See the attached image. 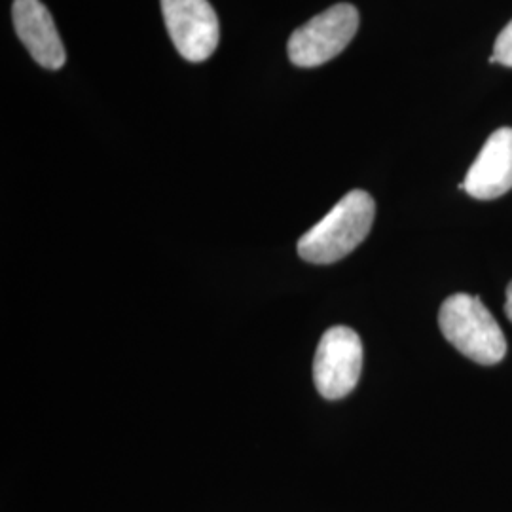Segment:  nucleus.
I'll return each instance as SVG.
<instances>
[{
	"label": "nucleus",
	"mask_w": 512,
	"mask_h": 512,
	"mask_svg": "<svg viewBox=\"0 0 512 512\" xmlns=\"http://www.w3.org/2000/svg\"><path fill=\"white\" fill-rule=\"evenodd\" d=\"M376 217V203L365 190H351L298 239V255L311 264H334L353 253Z\"/></svg>",
	"instance_id": "obj_1"
},
{
	"label": "nucleus",
	"mask_w": 512,
	"mask_h": 512,
	"mask_svg": "<svg viewBox=\"0 0 512 512\" xmlns=\"http://www.w3.org/2000/svg\"><path fill=\"white\" fill-rule=\"evenodd\" d=\"M439 327L461 355L478 365H497L507 355L503 330L475 294L448 296L440 306Z\"/></svg>",
	"instance_id": "obj_2"
},
{
	"label": "nucleus",
	"mask_w": 512,
	"mask_h": 512,
	"mask_svg": "<svg viewBox=\"0 0 512 512\" xmlns=\"http://www.w3.org/2000/svg\"><path fill=\"white\" fill-rule=\"evenodd\" d=\"M359 29L353 4H334L323 14L298 27L289 38V57L296 67H319L348 48Z\"/></svg>",
	"instance_id": "obj_3"
},
{
	"label": "nucleus",
	"mask_w": 512,
	"mask_h": 512,
	"mask_svg": "<svg viewBox=\"0 0 512 512\" xmlns=\"http://www.w3.org/2000/svg\"><path fill=\"white\" fill-rule=\"evenodd\" d=\"M363 342L349 327H332L321 336L313 361V382L321 397L340 401L359 384Z\"/></svg>",
	"instance_id": "obj_4"
},
{
	"label": "nucleus",
	"mask_w": 512,
	"mask_h": 512,
	"mask_svg": "<svg viewBox=\"0 0 512 512\" xmlns=\"http://www.w3.org/2000/svg\"><path fill=\"white\" fill-rule=\"evenodd\" d=\"M165 27L184 59L200 63L219 46V18L207 0H162Z\"/></svg>",
	"instance_id": "obj_5"
},
{
	"label": "nucleus",
	"mask_w": 512,
	"mask_h": 512,
	"mask_svg": "<svg viewBox=\"0 0 512 512\" xmlns=\"http://www.w3.org/2000/svg\"><path fill=\"white\" fill-rule=\"evenodd\" d=\"M463 190L475 200H497L512 190V128H499L488 137Z\"/></svg>",
	"instance_id": "obj_6"
},
{
	"label": "nucleus",
	"mask_w": 512,
	"mask_h": 512,
	"mask_svg": "<svg viewBox=\"0 0 512 512\" xmlns=\"http://www.w3.org/2000/svg\"><path fill=\"white\" fill-rule=\"evenodd\" d=\"M12 19L23 46L40 67L57 71L65 65V48L54 19L40 0H14Z\"/></svg>",
	"instance_id": "obj_7"
},
{
	"label": "nucleus",
	"mask_w": 512,
	"mask_h": 512,
	"mask_svg": "<svg viewBox=\"0 0 512 512\" xmlns=\"http://www.w3.org/2000/svg\"><path fill=\"white\" fill-rule=\"evenodd\" d=\"M494 57L499 65L512 67V19L495 40Z\"/></svg>",
	"instance_id": "obj_8"
},
{
	"label": "nucleus",
	"mask_w": 512,
	"mask_h": 512,
	"mask_svg": "<svg viewBox=\"0 0 512 512\" xmlns=\"http://www.w3.org/2000/svg\"><path fill=\"white\" fill-rule=\"evenodd\" d=\"M505 315L509 317V321L512 323V281L507 287V298H505Z\"/></svg>",
	"instance_id": "obj_9"
}]
</instances>
